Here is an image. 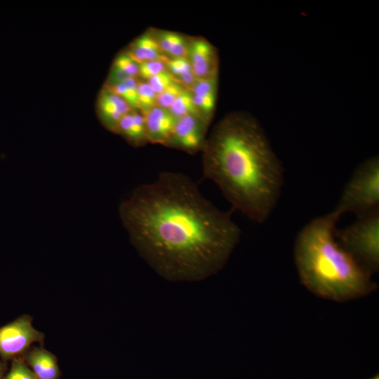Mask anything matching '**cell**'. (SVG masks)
<instances>
[{
	"mask_svg": "<svg viewBox=\"0 0 379 379\" xmlns=\"http://www.w3.org/2000/svg\"><path fill=\"white\" fill-rule=\"evenodd\" d=\"M126 52L138 62L152 60L165 61L168 58L161 52L152 29L138 36L130 44Z\"/></svg>",
	"mask_w": 379,
	"mask_h": 379,
	"instance_id": "14",
	"label": "cell"
},
{
	"mask_svg": "<svg viewBox=\"0 0 379 379\" xmlns=\"http://www.w3.org/2000/svg\"><path fill=\"white\" fill-rule=\"evenodd\" d=\"M138 80L137 78H130L121 84L112 86L104 85V86L109 88L124 100L132 110H139Z\"/></svg>",
	"mask_w": 379,
	"mask_h": 379,
	"instance_id": "17",
	"label": "cell"
},
{
	"mask_svg": "<svg viewBox=\"0 0 379 379\" xmlns=\"http://www.w3.org/2000/svg\"><path fill=\"white\" fill-rule=\"evenodd\" d=\"M115 133L135 147L144 146L148 143L144 114L139 110L130 111L120 120Z\"/></svg>",
	"mask_w": 379,
	"mask_h": 379,
	"instance_id": "13",
	"label": "cell"
},
{
	"mask_svg": "<svg viewBox=\"0 0 379 379\" xmlns=\"http://www.w3.org/2000/svg\"><path fill=\"white\" fill-rule=\"evenodd\" d=\"M133 246L160 276L194 281L218 273L239 241L241 230L188 176L161 172L119 206Z\"/></svg>",
	"mask_w": 379,
	"mask_h": 379,
	"instance_id": "1",
	"label": "cell"
},
{
	"mask_svg": "<svg viewBox=\"0 0 379 379\" xmlns=\"http://www.w3.org/2000/svg\"><path fill=\"white\" fill-rule=\"evenodd\" d=\"M218 77L197 79L190 89L192 100L201 119L208 125L215 111L217 98Z\"/></svg>",
	"mask_w": 379,
	"mask_h": 379,
	"instance_id": "12",
	"label": "cell"
},
{
	"mask_svg": "<svg viewBox=\"0 0 379 379\" xmlns=\"http://www.w3.org/2000/svg\"><path fill=\"white\" fill-rule=\"evenodd\" d=\"M166 69L173 77L188 89H191L197 81L187 58H166Z\"/></svg>",
	"mask_w": 379,
	"mask_h": 379,
	"instance_id": "16",
	"label": "cell"
},
{
	"mask_svg": "<svg viewBox=\"0 0 379 379\" xmlns=\"http://www.w3.org/2000/svg\"><path fill=\"white\" fill-rule=\"evenodd\" d=\"M203 173L232 207L265 222L279 200L284 170L259 121L232 112L213 127L202 150Z\"/></svg>",
	"mask_w": 379,
	"mask_h": 379,
	"instance_id": "2",
	"label": "cell"
},
{
	"mask_svg": "<svg viewBox=\"0 0 379 379\" xmlns=\"http://www.w3.org/2000/svg\"><path fill=\"white\" fill-rule=\"evenodd\" d=\"M379 209V158L369 157L354 170L333 210L341 216L351 213L357 218Z\"/></svg>",
	"mask_w": 379,
	"mask_h": 379,
	"instance_id": "4",
	"label": "cell"
},
{
	"mask_svg": "<svg viewBox=\"0 0 379 379\" xmlns=\"http://www.w3.org/2000/svg\"><path fill=\"white\" fill-rule=\"evenodd\" d=\"M139 63L138 76L143 81H147L151 77L166 69L165 61L152 60Z\"/></svg>",
	"mask_w": 379,
	"mask_h": 379,
	"instance_id": "23",
	"label": "cell"
},
{
	"mask_svg": "<svg viewBox=\"0 0 379 379\" xmlns=\"http://www.w3.org/2000/svg\"><path fill=\"white\" fill-rule=\"evenodd\" d=\"M146 133L148 142L165 146L168 142L176 119L168 109L155 106L145 113Z\"/></svg>",
	"mask_w": 379,
	"mask_h": 379,
	"instance_id": "11",
	"label": "cell"
},
{
	"mask_svg": "<svg viewBox=\"0 0 379 379\" xmlns=\"http://www.w3.org/2000/svg\"><path fill=\"white\" fill-rule=\"evenodd\" d=\"M146 81L152 86L156 94L159 95L177 81L167 69H165Z\"/></svg>",
	"mask_w": 379,
	"mask_h": 379,
	"instance_id": "24",
	"label": "cell"
},
{
	"mask_svg": "<svg viewBox=\"0 0 379 379\" xmlns=\"http://www.w3.org/2000/svg\"><path fill=\"white\" fill-rule=\"evenodd\" d=\"M163 54L168 58H187L190 37L173 31L152 29Z\"/></svg>",
	"mask_w": 379,
	"mask_h": 379,
	"instance_id": "15",
	"label": "cell"
},
{
	"mask_svg": "<svg viewBox=\"0 0 379 379\" xmlns=\"http://www.w3.org/2000/svg\"><path fill=\"white\" fill-rule=\"evenodd\" d=\"M370 379H379V376L378 375H375V376H373V378H370Z\"/></svg>",
	"mask_w": 379,
	"mask_h": 379,
	"instance_id": "26",
	"label": "cell"
},
{
	"mask_svg": "<svg viewBox=\"0 0 379 379\" xmlns=\"http://www.w3.org/2000/svg\"><path fill=\"white\" fill-rule=\"evenodd\" d=\"M187 58L197 79L218 77V53L206 39L201 36L190 37Z\"/></svg>",
	"mask_w": 379,
	"mask_h": 379,
	"instance_id": "8",
	"label": "cell"
},
{
	"mask_svg": "<svg viewBox=\"0 0 379 379\" xmlns=\"http://www.w3.org/2000/svg\"><path fill=\"white\" fill-rule=\"evenodd\" d=\"M341 246L370 274L379 269V209L336 230Z\"/></svg>",
	"mask_w": 379,
	"mask_h": 379,
	"instance_id": "5",
	"label": "cell"
},
{
	"mask_svg": "<svg viewBox=\"0 0 379 379\" xmlns=\"http://www.w3.org/2000/svg\"><path fill=\"white\" fill-rule=\"evenodd\" d=\"M333 211L314 218L298 232L293 258L302 284L315 295L335 302L366 296L376 288L367 272L339 243Z\"/></svg>",
	"mask_w": 379,
	"mask_h": 379,
	"instance_id": "3",
	"label": "cell"
},
{
	"mask_svg": "<svg viewBox=\"0 0 379 379\" xmlns=\"http://www.w3.org/2000/svg\"><path fill=\"white\" fill-rule=\"evenodd\" d=\"M168 110L175 118L189 114L200 117L194 104L192 92L190 89H186L182 92L171 105Z\"/></svg>",
	"mask_w": 379,
	"mask_h": 379,
	"instance_id": "18",
	"label": "cell"
},
{
	"mask_svg": "<svg viewBox=\"0 0 379 379\" xmlns=\"http://www.w3.org/2000/svg\"><path fill=\"white\" fill-rule=\"evenodd\" d=\"M33 318L22 314L0 327V357L7 362L21 358L34 343L43 345L45 335L32 325Z\"/></svg>",
	"mask_w": 379,
	"mask_h": 379,
	"instance_id": "6",
	"label": "cell"
},
{
	"mask_svg": "<svg viewBox=\"0 0 379 379\" xmlns=\"http://www.w3.org/2000/svg\"><path fill=\"white\" fill-rule=\"evenodd\" d=\"M2 379H37L22 358L11 361V367Z\"/></svg>",
	"mask_w": 379,
	"mask_h": 379,
	"instance_id": "21",
	"label": "cell"
},
{
	"mask_svg": "<svg viewBox=\"0 0 379 379\" xmlns=\"http://www.w3.org/2000/svg\"><path fill=\"white\" fill-rule=\"evenodd\" d=\"M37 379H60L57 357L43 345L32 346L21 357Z\"/></svg>",
	"mask_w": 379,
	"mask_h": 379,
	"instance_id": "10",
	"label": "cell"
},
{
	"mask_svg": "<svg viewBox=\"0 0 379 379\" xmlns=\"http://www.w3.org/2000/svg\"><path fill=\"white\" fill-rule=\"evenodd\" d=\"M157 95L147 81L138 80V106L142 113H145L157 106Z\"/></svg>",
	"mask_w": 379,
	"mask_h": 379,
	"instance_id": "19",
	"label": "cell"
},
{
	"mask_svg": "<svg viewBox=\"0 0 379 379\" xmlns=\"http://www.w3.org/2000/svg\"><path fill=\"white\" fill-rule=\"evenodd\" d=\"M96 109L104 127L113 133L121 118L132 110L124 100L105 86L99 92Z\"/></svg>",
	"mask_w": 379,
	"mask_h": 379,
	"instance_id": "9",
	"label": "cell"
},
{
	"mask_svg": "<svg viewBox=\"0 0 379 379\" xmlns=\"http://www.w3.org/2000/svg\"><path fill=\"white\" fill-rule=\"evenodd\" d=\"M112 65L128 73L132 77L137 78L138 76L139 63L126 52H122L117 55Z\"/></svg>",
	"mask_w": 379,
	"mask_h": 379,
	"instance_id": "22",
	"label": "cell"
},
{
	"mask_svg": "<svg viewBox=\"0 0 379 379\" xmlns=\"http://www.w3.org/2000/svg\"><path fill=\"white\" fill-rule=\"evenodd\" d=\"M6 362L0 359V379H2L6 373Z\"/></svg>",
	"mask_w": 379,
	"mask_h": 379,
	"instance_id": "25",
	"label": "cell"
},
{
	"mask_svg": "<svg viewBox=\"0 0 379 379\" xmlns=\"http://www.w3.org/2000/svg\"><path fill=\"white\" fill-rule=\"evenodd\" d=\"M208 124L199 116L189 114L176 119L165 146L194 154L202 152L207 138Z\"/></svg>",
	"mask_w": 379,
	"mask_h": 379,
	"instance_id": "7",
	"label": "cell"
},
{
	"mask_svg": "<svg viewBox=\"0 0 379 379\" xmlns=\"http://www.w3.org/2000/svg\"><path fill=\"white\" fill-rule=\"evenodd\" d=\"M187 88L178 81L174 82L157 95V106L168 109L178 96Z\"/></svg>",
	"mask_w": 379,
	"mask_h": 379,
	"instance_id": "20",
	"label": "cell"
}]
</instances>
